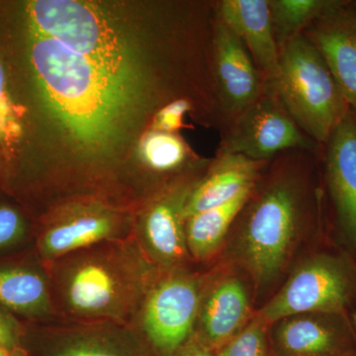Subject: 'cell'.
Returning <instances> with one entry per match:
<instances>
[{"instance_id":"obj_21","label":"cell","mask_w":356,"mask_h":356,"mask_svg":"<svg viewBox=\"0 0 356 356\" xmlns=\"http://www.w3.org/2000/svg\"><path fill=\"white\" fill-rule=\"evenodd\" d=\"M334 0H268L271 25L278 50L303 35L308 26Z\"/></svg>"},{"instance_id":"obj_14","label":"cell","mask_w":356,"mask_h":356,"mask_svg":"<svg viewBox=\"0 0 356 356\" xmlns=\"http://www.w3.org/2000/svg\"><path fill=\"white\" fill-rule=\"evenodd\" d=\"M201 177L185 180L166 189L145 215V241L154 257L163 264H175L186 257L188 248L182 210L189 192Z\"/></svg>"},{"instance_id":"obj_11","label":"cell","mask_w":356,"mask_h":356,"mask_svg":"<svg viewBox=\"0 0 356 356\" xmlns=\"http://www.w3.org/2000/svg\"><path fill=\"white\" fill-rule=\"evenodd\" d=\"M130 280L114 264L102 259L79 261L65 278L70 307L84 315H117L131 294Z\"/></svg>"},{"instance_id":"obj_7","label":"cell","mask_w":356,"mask_h":356,"mask_svg":"<svg viewBox=\"0 0 356 356\" xmlns=\"http://www.w3.org/2000/svg\"><path fill=\"white\" fill-rule=\"evenodd\" d=\"M200 306L197 283L187 276L166 278L152 290L144 327L161 355L172 356L188 341Z\"/></svg>"},{"instance_id":"obj_30","label":"cell","mask_w":356,"mask_h":356,"mask_svg":"<svg viewBox=\"0 0 356 356\" xmlns=\"http://www.w3.org/2000/svg\"><path fill=\"white\" fill-rule=\"evenodd\" d=\"M355 325H356V312H355Z\"/></svg>"},{"instance_id":"obj_25","label":"cell","mask_w":356,"mask_h":356,"mask_svg":"<svg viewBox=\"0 0 356 356\" xmlns=\"http://www.w3.org/2000/svg\"><path fill=\"white\" fill-rule=\"evenodd\" d=\"M24 232V222L19 213L11 207H0V248L19 240Z\"/></svg>"},{"instance_id":"obj_10","label":"cell","mask_w":356,"mask_h":356,"mask_svg":"<svg viewBox=\"0 0 356 356\" xmlns=\"http://www.w3.org/2000/svg\"><path fill=\"white\" fill-rule=\"evenodd\" d=\"M322 151L339 226L356 247V112L348 111Z\"/></svg>"},{"instance_id":"obj_26","label":"cell","mask_w":356,"mask_h":356,"mask_svg":"<svg viewBox=\"0 0 356 356\" xmlns=\"http://www.w3.org/2000/svg\"><path fill=\"white\" fill-rule=\"evenodd\" d=\"M54 356H123L116 351L89 341H74L60 346Z\"/></svg>"},{"instance_id":"obj_12","label":"cell","mask_w":356,"mask_h":356,"mask_svg":"<svg viewBox=\"0 0 356 356\" xmlns=\"http://www.w3.org/2000/svg\"><path fill=\"white\" fill-rule=\"evenodd\" d=\"M216 14L240 38L267 84L280 65V50L271 25L268 0H219Z\"/></svg>"},{"instance_id":"obj_18","label":"cell","mask_w":356,"mask_h":356,"mask_svg":"<svg viewBox=\"0 0 356 356\" xmlns=\"http://www.w3.org/2000/svg\"><path fill=\"white\" fill-rule=\"evenodd\" d=\"M116 231V222L104 212H88L51 227L41 240L47 257H58L102 242Z\"/></svg>"},{"instance_id":"obj_6","label":"cell","mask_w":356,"mask_h":356,"mask_svg":"<svg viewBox=\"0 0 356 356\" xmlns=\"http://www.w3.org/2000/svg\"><path fill=\"white\" fill-rule=\"evenodd\" d=\"M350 295V276L341 262L318 257L298 267L257 318L267 325L305 314H341Z\"/></svg>"},{"instance_id":"obj_1","label":"cell","mask_w":356,"mask_h":356,"mask_svg":"<svg viewBox=\"0 0 356 356\" xmlns=\"http://www.w3.org/2000/svg\"><path fill=\"white\" fill-rule=\"evenodd\" d=\"M27 57L47 111L86 153L107 151L134 117L177 100L159 89L122 81L56 40L30 30Z\"/></svg>"},{"instance_id":"obj_5","label":"cell","mask_w":356,"mask_h":356,"mask_svg":"<svg viewBox=\"0 0 356 356\" xmlns=\"http://www.w3.org/2000/svg\"><path fill=\"white\" fill-rule=\"evenodd\" d=\"M217 153L270 161L289 151L320 153L322 147L293 120L271 86L220 131Z\"/></svg>"},{"instance_id":"obj_20","label":"cell","mask_w":356,"mask_h":356,"mask_svg":"<svg viewBox=\"0 0 356 356\" xmlns=\"http://www.w3.org/2000/svg\"><path fill=\"white\" fill-rule=\"evenodd\" d=\"M143 163L149 170L161 175H173L186 166L207 165L210 161L196 158L186 143L177 134L151 130L143 138L140 145Z\"/></svg>"},{"instance_id":"obj_16","label":"cell","mask_w":356,"mask_h":356,"mask_svg":"<svg viewBox=\"0 0 356 356\" xmlns=\"http://www.w3.org/2000/svg\"><path fill=\"white\" fill-rule=\"evenodd\" d=\"M274 334L277 356H343L341 339L329 325L306 316L282 320Z\"/></svg>"},{"instance_id":"obj_8","label":"cell","mask_w":356,"mask_h":356,"mask_svg":"<svg viewBox=\"0 0 356 356\" xmlns=\"http://www.w3.org/2000/svg\"><path fill=\"white\" fill-rule=\"evenodd\" d=\"M213 70L224 128L229 121L254 103L268 84L245 44L217 14L213 41Z\"/></svg>"},{"instance_id":"obj_2","label":"cell","mask_w":356,"mask_h":356,"mask_svg":"<svg viewBox=\"0 0 356 356\" xmlns=\"http://www.w3.org/2000/svg\"><path fill=\"white\" fill-rule=\"evenodd\" d=\"M26 29L50 37L128 83L172 96L184 92L189 65L184 44L147 60L97 6L74 0H35L25 6Z\"/></svg>"},{"instance_id":"obj_31","label":"cell","mask_w":356,"mask_h":356,"mask_svg":"<svg viewBox=\"0 0 356 356\" xmlns=\"http://www.w3.org/2000/svg\"><path fill=\"white\" fill-rule=\"evenodd\" d=\"M343 356H348V355H343Z\"/></svg>"},{"instance_id":"obj_29","label":"cell","mask_w":356,"mask_h":356,"mask_svg":"<svg viewBox=\"0 0 356 356\" xmlns=\"http://www.w3.org/2000/svg\"><path fill=\"white\" fill-rule=\"evenodd\" d=\"M0 356H11L8 348H3V346H0Z\"/></svg>"},{"instance_id":"obj_27","label":"cell","mask_w":356,"mask_h":356,"mask_svg":"<svg viewBox=\"0 0 356 356\" xmlns=\"http://www.w3.org/2000/svg\"><path fill=\"white\" fill-rule=\"evenodd\" d=\"M200 339L187 341L172 356H215L214 353Z\"/></svg>"},{"instance_id":"obj_4","label":"cell","mask_w":356,"mask_h":356,"mask_svg":"<svg viewBox=\"0 0 356 356\" xmlns=\"http://www.w3.org/2000/svg\"><path fill=\"white\" fill-rule=\"evenodd\" d=\"M273 86L293 120L324 147L350 110L324 58L301 35L280 51Z\"/></svg>"},{"instance_id":"obj_13","label":"cell","mask_w":356,"mask_h":356,"mask_svg":"<svg viewBox=\"0 0 356 356\" xmlns=\"http://www.w3.org/2000/svg\"><path fill=\"white\" fill-rule=\"evenodd\" d=\"M269 161H257L238 154H219L210 161L202 177L189 192L184 219L229 202L254 187Z\"/></svg>"},{"instance_id":"obj_9","label":"cell","mask_w":356,"mask_h":356,"mask_svg":"<svg viewBox=\"0 0 356 356\" xmlns=\"http://www.w3.org/2000/svg\"><path fill=\"white\" fill-rule=\"evenodd\" d=\"M303 35L324 58L344 99L356 112V1L334 0Z\"/></svg>"},{"instance_id":"obj_3","label":"cell","mask_w":356,"mask_h":356,"mask_svg":"<svg viewBox=\"0 0 356 356\" xmlns=\"http://www.w3.org/2000/svg\"><path fill=\"white\" fill-rule=\"evenodd\" d=\"M320 153L289 151L269 161L241 218V255L259 284L275 277L311 214V173Z\"/></svg>"},{"instance_id":"obj_15","label":"cell","mask_w":356,"mask_h":356,"mask_svg":"<svg viewBox=\"0 0 356 356\" xmlns=\"http://www.w3.org/2000/svg\"><path fill=\"white\" fill-rule=\"evenodd\" d=\"M201 306L199 339L212 350H219L242 331L250 315L247 289L235 277L217 283Z\"/></svg>"},{"instance_id":"obj_22","label":"cell","mask_w":356,"mask_h":356,"mask_svg":"<svg viewBox=\"0 0 356 356\" xmlns=\"http://www.w3.org/2000/svg\"><path fill=\"white\" fill-rule=\"evenodd\" d=\"M266 325L255 318L217 350L215 356H268Z\"/></svg>"},{"instance_id":"obj_23","label":"cell","mask_w":356,"mask_h":356,"mask_svg":"<svg viewBox=\"0 0 356 356\" xmlns=\"http://www.w3.org/2000/svg\"><path fill=\"white\" fill-rule=\"evenodd\" d=\"M22 126L9 93L6 70L0 60V144L10 147L21 137Z\"/></svg>"},{"instance_id":"obj_24","label":"cell","mask_w":356,"mask_h":356,"mask_svg":"<svg viewBox=\"0 0 356 356\" xmlns=\"http://www.w3.org/2000/svg\"><path fill=\"white\" fill-rule=\"evenodd\" d=\"M187 113H197L205 122L200 110L193 102L188 99H178L168 103L154 113L152 130L177 134L184 126Z\"/></svg>"},{"instance_id":"obj_19","label":"cell","mask_w":356,"mask_h":356,"mask_svg":"<svg viewBox=\"0 0 356 356\" xmlns=\"http://www.w3.org/2000/svg\"><path fill=\"white\" fill-rule=\"evenodd\" d=\"M0 305L36 315L48 311L50 299L44 278L22 267L0 268Z\"/></svg>"},{"instance_id":"obj_28","label":"cell","mask_w":356,"mask_h":356,"mask_svg":"<svg viewBox=\"0 0 356 356\" xmlns=\"http://www.w3.org/2000/svg\"><path fill=\"white\" fill-rule=\"evenodd\" d=\"M16 343L13 325L6 318L0 315V346L9 348Z\"/></svg>"},{"instance_id":"obj_17","label":"cell","mask_w":356,"mask_h":356,"mask_svg":"<svg viewBox=\"0 0 356 356\" xmlns=\"http://www.w3.org/2000/svg\"><path fill=\"white\" fill-rule=\"evenodd\" d=\"M254 187L241 192L229 202L185 219L187 248L193 257L206 259L216 252L252 196Z\"/></svg>"}]
</instances>
